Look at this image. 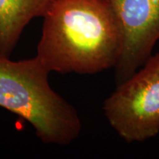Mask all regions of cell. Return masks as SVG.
Instances as JSON below:
<instances>
[{
  "mask_svg": "<svg viewBox=\"0 0 159 159\" xmlns=\"http://www.w3.org/2000/svg\"><path fill=\"white\" fill-rule=\"evenodd\" d=\"M109 124L126 142H141L159 134V53L151 55L104 101Z\"/></svg>",
  "mask_w": 159,
  "mask_h": 159,
  "instance_id": "3957f363",
  "label": "cell"
},
{
  "mask_svg": "<svg viewBox=\"0 0 159 159\" xmlns=\"http://www.w3.org/2000/svg\"><path fill=\"white\" fill-rule=\"evenodd\" d=\"M43 18L36 57L49 72L94 75L116 66L123 35L108 0H54Z\"/></svg>",
  "mask_w": 159,
  "mask_h": 159,
  "instance_id": "6da1fadb",
  "label": "cell"
},
{
  "mask_svg": "<svg viewBox=\"0 0 159 159\" xmlns=\"http://www.w3.org/2000/svg\"><path fill=\"white\" fill-rule=\"evenodd\" d=\"M108 1L123 35L122 54L114 67L119 85L144 64L159 41V0Z\"/></svg>",
  "mask_w": 159,
  "mask_h": 159,
  "instance_id": "277c9868",
  "label": "cell"
},
{
  "mask_svg": "<svg viewBox=\"0 0 159 159\" xmlns=\"http://www.w3.org/2000/svg\"><path fill=\"white\" fill-rule=\"evenodd\" d=\"M49 73L36 56L18 61L0 56V107L28 122L44 144L66 146L80 136L82 122L51 88Z\"/></svg>",
  "mask_w": 159,
  "mask_h": 159,
  "instance_id": "7a4b0ae2",
  "label": "cell"
},
{
  "mask_svg": "<svg viewBox=\"0 0 159 159\" xmlns=\"http://www.w3.org/2000/svg\"><path fill=\"white\" fill-rule=\"evenodd\" d=\"M54 0H0V56L10 57L33 19L43 17Z\"/></svg>",
  "mask_w": 159,
  "mask_h": 159,
  "instance_id": "5b68a950",
  "label": "cell"
}]
</instances>
